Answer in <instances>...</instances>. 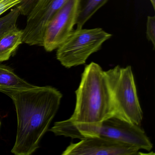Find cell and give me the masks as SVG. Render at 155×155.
<instances>
[{"label":"cell","mask_w":155,"mask_h":155,"mask_svg":"<svg viewBox=\"0 0 155 155\" xmlns=\"http://www.w3.org/2000/svg\"><path fill=\"white\" fill-rule=\"evenodd\" d=\"M112 35L101 28L76 29L57 49V59L67 68L84 65L89 57L101 49Z\"/></svg>","instance_id":"4"},{"label":"cell","mask_w":155,"mask_h":155,"mask_svg":"<svg viewBox=\"0 0 155 155\" xmlns=\"http://www.w3.org/2000/svg\"><path fill=\"white\" fill-rule=\"evenodd\" d=\"M68 0H37L27 15L23 30V42L30 46H43L46 28L57 12Z\"/></svg>","instance_id":"6"},{"label":"cell","mask_w":155,"mask_h":155,"mask_svg":"<svg viewBox=\"0 0 155 155\" xmlns=\"http://www.w3.org/2000/svg\"><path fill=\"white\" fill-rule=\"evenodd\" d=\"M20 14L19 7L17 6L7 15L0 18V38L6 32L17 28V21Z\"/></svg>","instance_id":"12"},{"label":"cell","mask_w":155,"mask_h":155,"mask_svg":"<svg viewBox=\"0 0 155 155\" xmlns=\"http://www.w3.org/2000/svg\"><path fill=\"white\" fill-rule=\"evenodd\" d=\"M78 3V0H68L51 20L43 37L42 46L46 51L57 49L73 30Z\"/></svg>","instance_id":"7"},{"label":"cell","mask_w":155,"mask_h":155,"mask_svg":"<svg viewBox=\"0 0 155 155\" xmlns=\"http://www.w3.org/2000/svg\"><path fill=\"white\" fill-rule=\"evenodd\" d=\"M76 95V107L69 119L77 129L97 127L114 116V105L105 71L91 62L85 67Z\"/></svg>","instance_id":"2"},{"label":"cell","mask_w":155,"mask_h":155,"mask_svg":"<svg viewBox=\"0 0 155 155\" xmlns=\"http://www.w3.org/2000/svg\"><path fill=\"white\" fill-rule=\"evenodd\" d=\"M14 102L18 118L16 141L12 153L30 155L39 147V142L54 118L62 94L51 86L1 91Z\"/></svg>","instance_id":"1"},{"label":"cell","mask_w":155,"mask_h":155,"mask_svg":"<svg viewBox=\"0 0 155 155\" xmlns=\"http://www.w3.org/2000/svg\"><path fill=\"white\" fill-rule=\"evenodd\" d=\"M105 73L113 100L114 116L140 126L143 112L131 67L117 65Z\"/></svg>","instance_id":"3"},{"label":"cell","mask_w":155,"mask_h":155,"mask_svg":"<svg viewBox=\"0 0 155 155\" xmlns=\"http://www.w3.org/2000/svg\"><path fill=\"white\" fill-rule=\"evenodd\" d=\"M137 147L102 137H86L71 143L62 155H140Z\"/></svg>","instance_id":"8"},{"label":"cell","mask_w":155,"mask_h":155,"mask_svg":"<svg viewBox=\"0 0 155 155\" xmlns=\"http://www.w3.org/2000/svg\"><path fill=\"white\" fill-rule=\"evenodd\" d=\"M22 0H0V16L8 10L19 5Z\"/></svg>","instance_id":"14"},{"label":"cell","mask_w":155,"mask_h":155,"mask_svg":"<svg viewBox=\"0 0 155 155\" xmlns=\"http://www.w3.org/2000/svg\"><path fill=\"white\" fill-rule=\"evenodd\" d=\"M0 126H1V122H0Z\"/></svg>","instance_id":"17"},{"label":"cell","mask_w":155,"mask_h":155,"mask_svg":"<svg viewBox=\"0 0 155 155\" xmlns=\"http://www.w3.org/2000/svg\"><path fill=\"white\" fill-rule=\"evenodd\" d=\"M24 2L29 6H32L35 4L37 0H24Z\"/></svg>","instance_id":"15"},{"label":"cell","mask_w":155,"mask_h":155,"mask_svg":"<svg viewBox=\"0 0 155 155\" xmlns=\"http://www.w3.org/2000/svg\"><path fill=\"white\" fill-rule=\"evenodd\" d=\"M23 31L18 28L6 32L0 38V62L9 59L23 42Z\"/></svg>","instance_id":"9"},{"label":"cell","mask_w":155,"mask_h":155,"mask_svg":"<svg viewBox=\"0 0 155 155\" xmlns=\"http://www.w3.org/2000/svg\"><path fill=\"white\" fill-rule=\"evenodd\" d=\"M150 2H151V4H152V7H153V9H155V0H150Z\"/></svg>","instance_id":"16"},{"label":"cell","mask_w":155,"mask_h":155,"mask_svg":"<svg viewBox=\"0 0 155 155\" xmlns=\"http://www.w3.org/2000/svg\"><path fill=\"white\" fill-rule=\"evenodd\" d=\"M146 36L149 41L152 43L153 48H155V17L148 16L147 22Z\"/></svg>","instance_id":"13"},{"label":"cell","mask_w":155,"mask_h":155,"mask_svg":"<svg viewBox=\"0 0 155 155\" xmlns=\"http://www.w3.org/2000/svg\"><path fill=\"white\" fill-rule=\"evenodd\" d=\"M108 1V0H78L77 29L82 28L84 24Z\"/></svg>","instance_id":"11"},{"label":"cell","mask_w":155,"mask_h":155,"mask_svg":"<svg viewBox=\"0 0 155 155\" xmlns=\"http://www.w3.org/2000/svg\"><path fill=\"white\" fill-rule=\"evenodd\" d=\"M37 87L20 78L12 68L0 63V92L5 90L34 88Z\"/></svg>","instance_id":"10"},{"label":"cell","mask_w":155,"mask_h":155,"mask_svg":"<svg viewBox=\"0 0 155 155\" xmlns=\"http://www.w3.org/2000/svg\"><path fill=\"white\" fill-rule=\"evenodd\" d=\"M77 129V128H76ZM78 139L102 137L150 151L153 145L140 125L112 116L97 127L77 129Z\"/></svg>","instance_id":"5"}]
</instances>
